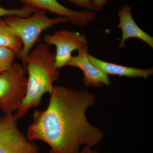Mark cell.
Wrapping results in <instances>:
<instances>
[{"label": "cell", "instance_id": "14", "mask_svg": "<svg viewBox=\"0 0 153 153\" xmlns=\"http://www.w3.org/2000/svg\"><path fill=\"white\" fill-rule=\"evenodd\" d=\"M108 0H88L92 11L100 12L102 10Z\"/></svg>", "mask_w": 153, "mask_h": 153}, {"label": "cell", "instance_id": "13", "mask_svg": "<svg viewBox=\"0 0 153 153\" xmlns=\"http://www.w3.org/2000/svg\"><path fill=\"white\" fill-rule=\"evenodd\" d=\"M16 57V55L13 50L0 47V74L10 68Z\"/></svg>", "mask_w": 153, "mask_h": 153}, {"label": "cell", "instance_id": "5", "mask_svg": "<svg viewBox=\"0 0 153 153\" xmlns=\"http://www.w3.org/2000/svg\"><path fill=\"white\" fill-rule=\"evenodd\" d=\"M13 114L0 117V153H40L39 146L21 131Z\"/></svg>", "mask_w": 153, "mask_h": 153}, {"label": "cell", "instance_id": "15", "mask_svg": "<svg viewBox=\"0 0 153 153\" xmlns=\"http://www.w3.org/2000/svg\"><path fill=\"white\" fill-rule=\"evenodd\" d=\"M65 1L77 7L84 8L86 10H92L91 6L88 0H65Z\"/></svg>", "mask_w": 153, "mask_h": 153}, {"label": "cell", "instance_id": "8", "mask_svg": "<svg viewBox=\"0 0 153 153\" xmlns=\"http://www.w3.org/2000/svg\"><path fill=\"white\" fill-rule=\"evenodd\" d=\"M88 46L82 47L77 51L78 54L72 56L66 66H73L81 69L83 72V84L85 86L101 88L110 84L108 76L100 71L91 62L88 58Z\"/></svg>", "mask_w": 153, "mask_h": 153}, {"label": "cell", "instance_id": "10", "mask_svg": "<svg viewBox=\"0 0 153 153\" xmlns=\"http://www.w3.org/2000/svg\"><path fill=\"white\" fill-rule=\"evenodd\" d=\"M88 58L94 65L106 75L127 76L130 78L140 77L148 79L153 74V68L141 69L121 66L106 62L88 55Z\"/></svg>", "mask_w": 153, "mask_h": 153}, {"label": "cell", "instance_id": "9", "mask_svg": "<svg viewBox=\"0 0 153 153\" xmlns=\"http://www.w3.org/2000/svg\"><path fill=\"white\" fill-rule=\"evenodd\" d=\"M119 23L117 27L122 30V37L117 48L122 49L125 47L126 42L129 38H135L141 40L153 48V38L138 26L132 15L131 9L127 5L121 6L117 10Z\"/></svg>", "mask_w": 153, "mask_h": 153}, {"label": "cell", "instance_id": "16", "mask_svg": "<svg viewBox=\"0 0 153 153\" xmlns=\"http://www.w3.org/2000/svg\"><path fill=\"white\" fill-rule=\"evenodd\" d=\"M78 153H99L97 151L92 149L91 148L87 146H84V148L81 150L79 151Z\"/></svg>", "mask_w": 153, "mask_h": 153}, {"label": "cell", "instance_id": "6", "mask_svg": "<svg viewBox=\"0 0 153 153\" xmlns=\"http://www.w3.org/2000/svg\"><path fill=\"white\" fill-rule=\"evenodd\" d=\"M43 39L46 44L56 47V65L59 69L66 66L72 57V52L87 46L88 44L84 35L64 30L56 31L53 35L46 34Z\"/></svg>", "mask_w": 153, "mask_h": 153}, {"label": "cell", "instance_id": "11", "mask_svg": "<svg viewBox=\"0 0 153 153\" xmlns=\"http://www.w3.org/2000/svg\"><path fill=\"white\" fill-rule=\"evenodd\" d=\"M22 47L20 38L9 27L4 19H0V47L9 48L17 55Z\"/></svg>", "mask_w": 153, "mask_h": 153}, {"label": "cell", "instance_id": "12", "mask_svg": "<svg viewBox=\"0 0 153 153\" xmlns=\"http://www.w3.org/2000/svg\"><path fill=\"white\" fill-rule=\"evenodd\" d=\"M35 9L27 5H24L19 9H8L0 7V17L16 16L21 17H28L37 12Z\"/></svg>", "mask_w": 153, "mask_h": 153}, {"label": "cell", "instance_id": "4", "mask_svg": "<svg viewBox=\"0 0 153 153\" xmlns=\"http://www.w3.org/2000/svg\"><path fill=\"white\" fill-rule=\"evenodd\" d=\"M22 64L13 63L0 74V110L12 114L22 105L27 91V78Z\"/></svg>", "mask_w": 153, "mask_h": 153}, {"label": "cell", "instance_id": "2", "mask_svg": "<svg viewBox=\"0 0 153 153\" xmlns=\"http://www.w3.org/2000/svg\"><path fill=\"white\" fill-rule=\"evenodd\" d=\"M28 74L27 91L21 107L14 115L18 120L25 116L29 110L41 103L44 94H49L53 84L59 78L55 53L50 52V45L40 43L32 50L26 59Z\"/></svg>", "mask_w": 153, "mask_h": 153}, {"label": "cell", "instance_id": "3", "mask_svg": "<svg viewBox=\"0 0 153 153\" xmlns=\"http://www.w3.org/2000/svg\"><path fill=\"white\" fill-rule=\"evenodd\" d=\"M47 12L45 10H40L30 17L10 16L4 17V19L22 41L23 47L16 57L22 60L26 74V58L34 46L39 42L42 33L55 25L66 24L69 22L68 19L65 17L49 18Z\"/></svg>", "mask_w": 153, "mask_h": 153}, {"label": "cell", "instance_id": "1", "mask_svg": "<svg viewBox=\"0 0 153 153\" xmlns=\"http://www.w3.org/2000/svg\"><path fill=\"white\" fill-rule=\"evenodd\" d=\"M49 95L46 109L33 113L26 135L28 140L46 143L49 153H78L81 146L92 148L100 143L104 133L92 125L85 115L95 104L93 93L56 85Z\"/></svg>", "mask_w": 153, "mask_h": 153}, {"label": "cell", "instance_id": "7", "mask_svg": "<svg viewBox=\"0 0 153 153\" xmlns=\"http://www.w3.org/2000/svg\"><path fill=\"white\" fill-rule=\"evenodd\" d=\"M30 6L37 11L45 10L58 16L65 17L74 26L84 27L96 19V15L91 10L75 11L61 4L57 0H12Z\"/></svg>", "mask_w": 153, "mask_h": 153}]
</instances>
